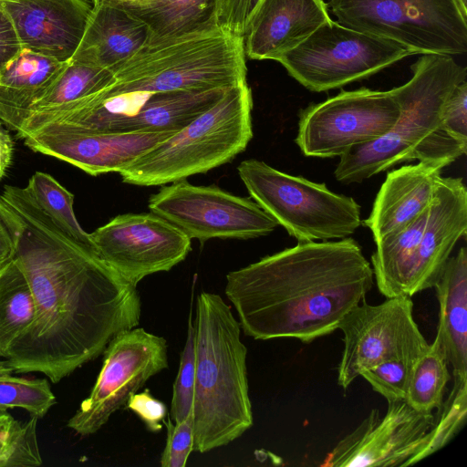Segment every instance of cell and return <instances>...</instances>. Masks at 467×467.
Masks as SVG:
<instances>
[{
    "label": "cell",
    "mask_w": 467,
    "mask_h": 467,
    "mask_svg": "<svg viewBox=\"0 0 467 467\" xmlns=\"http://www.w3.org/2000/svg\"><path fill=\"white\" fill-rule=\"evenodd\" d=\"M0 200L19 223L14 260L36 307L5 358L15 372H41L57 383L139 326L140 297L136 285L57 225L26 187L6 185Z\"/></svg>",
    "instance_id": "cell-1"
},
{
    "label": "cell",
    "mask_w": 467,
    "mask_h": 467,
    "mask_svg": "<svg viewBox=\"0 0 467 467\" xmlns=\"http://www.w3.org/2000/svg\"><path fill=\"white\" fill-rule=\"evenodd\" d=\"M374 284L352 238L304 242L226 275L225 295L244 333L311 343L333 333Z\"/></svg>",
    "instance_id": "cell-2"
},
{
    "label": "cell",
    "mask_w": 467,
    "mask_h": 467,
    "mask_svg": "<svg viewBox=\"0 0 467 467\" xmlns=\"http://www.w3.org/2000/svg\"><path fill=\"white\" fill-rule=\"evenodd\" d=\"M410 69V79L390 89L400 107L399 119L382 137L339 157L335 170L339 182L358 183L414 160L443 169L466 153L467 146L441 128L443 104L466 80V67L452 56L431 53L422 54Z\"/></svg>",
    "instance_id": "cell-3"
},
{
    "label": "cell",
    "mask_w": 467,
    "mask_h": 467,
    "mask_svg": "<svg viewBox=\"0 0 467 467\" xmlns=\"http://www.w3.org/2000/svg\"><path fill=\"white\" fill-rule=\"evenodd\" d=\"M193 326V451L204 453L241 437L254 420L247 348L231 307L219 295L202 292L197 296Z\"/></svg>",
    "instance_id": "cell-4"
},
{
    "label": "cell",
    "mask_w": 467,
    "mask_h": 467,
    "mask_svg": "<svg viewBox=\"0 0 467 467\" xmlns=\"http://www.w3.org/2000/svg\"><path fill=\"white\" fill-rule=\"evenodd\" d=\"M245 57L243 36L220 27L148 44L118 67L112 84L91 99H107L111 113L127 117L154 93L246 82Z\"/></svg>",
    "instance_id": "cell-5"
},
{
    "label": "cell",
    "mask_w": 467,
    "mask_h": 467,
    "mask_svg": "<svg viewBox=\"0 0 467 467\" xmlns=\"http://www.w3.org/2000/svg\"><path fill=\"white\" fill-rule=\"evenodd\" d=\"M252 109L247 81L227 88L212 108L122 169V182L166 185L231 161L253 138Z\"/></svg>",
    "instance_id": "cell-6"
},
{
    "label": "cell",
    "mask_w": 467,
    "mask_h": 467,
    "mask_svg": "<svg viewBox=\"0 0 467 467\" xmlns=\"http://www.w3.org/2000/svg\"><path fill=\"white\" fill-rule=\"evenodd\" d=\"M251 198L299 243L344 239L361 224V207L352 198L249 159L237 167Z\"/></svg>",
    "instance_id": "cell-7"
},
{
    "label": "cell",
    "mask_w": 467,
    "mask_h": 467,
    "mask_svg": "<svg viewBox=\"0 0 467 467\" xmlns=\"http://www.w3.org/2000/svg\"><path fill=\"white\" fill-rule=\"evenodd\" d=\"M343 26L395 41L415 54H465L467 16L457 0H329Z\"/></svg>",
    "instance_id": "cell-8"
},
{
    "label": "cell",
    "mask_w": 467,
    "mask_h": 467,
    "mask_svg": "<svg viewBox=\"0 0 467 467\" xmlns=\"http://www.w3.org/2000/svg\"><path fill=\"white\" fill-rule=\"evenodd\" d=\"M412 55L395 41L331 20L276 61L306 88L324 92L367 78Z\"/></svg>",
    "instance_id": "cell-9"
},
{
    "label": "cell",
    "mask_w": 467,
    "mask_h": 467,
    "mask_svg": "<svg viewBox=\"0 0 467 467\" xmlns=\"http://www.w3.org/2000/svg\"><path fill=\"white\" fill-rule=\"evenodd\" d=\"M400 115L391 90H343L299 112L295 141L305 156L340 157L385 135Z\"/></svg>",
    "instance_id": "cell-10"
},
{
    "label": "cell",
    "mask_w": 467,
    "mask_h": 467,
    "mask_svg": "<svg viewBox=\"0 0 467 467\" xmlns=\"http://www.w3.org/2000/svg\"><path fill=\"white\" fill-rule=\"evenodd\" d=\"M150 211L191 239H253L268 235L278 223L253 199L217 186L193 185L186 180L162 186L150 195Z\"/></svg>",
    "instance_id": "cell-11"
},
{
    "label": "cell",
    "mask_w": 467,
    "mask_h": 467,
    "mask_svg": "<svg viewBox=\"0 0 467 467\" xmlns=\"http://www.w3.org/2000/svg\"><path fill=\"white\" fill-rule=\"evenodd\" d=\"M344 348L337 384L348 386L367 369L399 358H417L429 347L413 317L410 296L387 298L379 305L360 303L338 326Z\"/></svg>",
    "instance_id": "cell-12"
},
{
    "label": "cell",
    "mask_w": 467,
    "mask_h": 467,
    "mask_svg": "<svg viewBox=\"0 0 467 467\" xmlns=\"http://www.w3.org/2000/svg\"><path fill=\"white\" fill-rule=\"evenodd\" d=\"M164 337L133 327L105 348L96 383L67 426L81 436L96 433L152 376L168 368Z\"/></svg>",
    "instance_id": "cell-13"
},
{
    "label": "cell",
    "mask_w": 467,
    "mask_h": 467,
    "mask_svg": "<svg viewBox=\"0 0 467 467\" xmlns=\"http://www.w3.org/2000/svg\"><path fill=\"white\" fill-rule=\"evenodd\" d=\"M89 234L95 253L136 286L170 271L192 250L190 237L151 212L119 214Z\"/></svg>",
    "instance_id": "cell-14"
},
{
    "label": "cell",
    "mask_w": 467,
    "mask_h": 467,
    "mask_svg": "<svg viewBox=\"0 0 467 467\" xmlns=\"http://www.w3.org/2000/svg\"><path fill=\"white\" fill-rule=\"evenodd\" d=\"M433 420L432 413L420 412L405 400L389 401L384 416L372 410L337 443L321 465L390 467L417 463Z\"/></svg>",
    "instance_id": "cell-15"
},
{
    "label": "cell",
    "mask_w": 467,
    "mask_h": 467,
    "mask_svg": "<svg viewBox=\"0 0 467 467\" xmlns=\"http://www.w3.org/2000/svg\"><path fill=\"white\" fill-rule=\"evenodd\" d=\"M178 132V131H177ZM176 132L86 133L40 127L27 134L25 144L98 176L119 172L134 160Z\"/></svg>",
    "instance_id": "cell-16"
},
{
    "label": "cell",
    "mask_w": 467,
    "mask_h": 467,
    "mask_svg": "<svg viewBox=\"0 0 467 467\" xmlns=\"http://www.w3.org/2000/svg\"><path fill=\"white\" fill-rule=\"evenodd\" d=\"M23 48L68 61L83 36L88 0H0Z\"/></svg>",
    "instance_id": "cell-17"
},
{
    "label": "cell",
    "mask_w": 467,
    "mask_h": 467,
    "mask_svg": "<svg viewBox=\"0 0 467 467\" xmlns=\"http://www.w3.org/2000/svg\"><path fill=\"white\" fill-rule=\"evenodd\" d=\"M467 232V190L461 178L436 182L410 284V296L437 282L457 242Z\"/></svg>",
    "instance_id": "cell-18"
},
{
    "label": "cell",
    "mask_w": 467,
    "mask_h": 467,
    "mask_svg": "<svg viewBox=\"0 0 467 467\" xmlns=\"http://www.w3.org/2000/svg\"><path fill=\"white\" fill-rule=\"evenodd\" d=\"M331 20L324 0H260L243 35L245 57L276 61Z\"/></svg>",
    "instance_id": "cell-19"
},
{
    "label": "cell",
    "mask_w": 467,
    "mask_h": 467,
    "mask_svg": "<svg viewBox=\"0 0 467 467\" xmlns=\"http://www.w3.org/2000/svg\"><path fill=\"white\" fill-rule=\"evenodd\" d=\"M441 170L419 161L388 172L363 222L376 244L401 231L429 209Z\"/></svg>",
    "instance_id": "cell-20"
},
{
    "label": "cell",
    "mask_w": 467,
    "mask_h": 467,
    "mask_svg": "<svg viewBox=\"0 0 467 467\" xmlns=\"http://www.w3.org/2000/svg\"><path fill=\"white\" fill-rule=\"evenodd\" d=\"M142 21L120 5H92L81 40L69 59L113 72L150 40Z\"/></svg>",
    "instance_id": "cell-21"
},
{
    "label": "cell",
    "mask_w": 467,
    "mask_h": 467,
    "mask_svg": "<svg viewBox=\"0 0 467 467\" xmlns=\"http://www.w3.org/2000/svg\"><path fill=\"white\" fill-rule=\"evenodd\" d=\"M67 61L22 48L0 69V121L16 132Z\"/></svg>",
    "instance_id": "cell-22"
},
{
    "label": "cell",
    "mask_w": 467,
    "mask_h": 467,
    "mask_svg": "<svg viewBox=\"0 0 467 467\" xmlns=\"http://www.w3.org/2000/svg\"><path fill=\"white\" fill-rule=\"evenodd\" d=\"M227 88L151 94L131 115L109 121L94 133L177 132L212 108Z\"/></svg>",
    "instance_id": "cell-23"
},
{
    "label": "cell",
    "mask_w": 467,
    "mask_h": 467,
    "mask_svg": "<svg viewBox=\"0 0 467 467\" xmlns=\"http://www.w3.org/2000/svg\"><path fill=\"white\" fill-rule=\"evenodd\" d=\"M440 305V335L453 378L467 379V249L446 262L434 286Z\"/></svg>",
    "instance_id": "cell-24"
},
{
    "label": "cell",
    "mask_w": 467,
    "mask_h": 467,
    "mask_svg": "<svg viewBox=\"0 0 467 467\" xmlns=\"http://www.w3.org/2000/svg\"><path fill=\"white\" fill-rule=\"evenodd\" d=\"M219 0H140L120 6L150 31L148 44L219 27Z\"/></svg>",
    "instance_id": "cell-25"
},
{
    "label": "cell",
    "mask_w": 467,
    "mask_h": 467,
    "mask_svg": "<svg viewBox=\"0 0 467 467\" xmlns=\"http://www.w3.org/2000/svg\"><path fill=\"white\" fill-rule=\"evenodd\" d=\"M113 80L114 72L110 69L68 60L57 78L32 106L29 117L17 131L18 137L23 139L44 119L86 103Z\"/></svg>",
    "instance_id": "cell-26"
},
{
    "label": "cell",
    "mask_w": 467,
    "mask_h": 467,
    "mask_svg": "<svg viewBox=\"0 0 467 467\" xmlns=\"http://www.w3.org/2000/svg\"><path fill=\"white\" fill-rule=\"evenodd\" d=\"M35 301L23 270L13 259L0 269V357L34 321Z\"/></svg>",
    "instance_id": "cell-27"
},
{
    "label": "cell",
    "mask_w": 467,
    "mask_h": 467,
    "mask_svg": "<svg viewBox=\"0 0 467 467\" xmlns=\"http://www.w3.org/2000/svg\"><path fill=\"white\" fill-rule=\"evenodd\" d=\"M441 338L436 333L428 348L415 360L405 400L413 409L432 413L440 409L451 374Z\"/></svg>",
    "instance_id": "cell-28"
},
{
    "label": "cell",
    "mask_w": 467,
    "mask_h": 467,
    "mask_svg": "<svg viewBox=\"0 0 467 467\" xmlns=\"http://www.w3.org/2000/svg\"><path fill=\"white\" fill-rule=\"evenodd\" d=\"M38 206L68 235L93 249L90 234L79 225L73 209L74 195L51 175L36 171L26 186Z\"/></svg>",
    "instance_id": "cell-29"
},
{
    "label": "cell",
    "mask_w": 467,
    "mask_h": 467,
    "mask_svg": "<svg viewBox=\"0 0 467 467\" xmlns=\"http://www.w3.org/2000/svg\"><path fill=\"white\" fill-rule=\"evenodd\" d=\"M37 418L31 416L23 423L6 410H0V467L40 466Z\"/></svg>",
    "instance_id": "cell-30"
},
{
    "label": "cell",
    "mask_w": 467,
    "mask_h": 467,
    "mask_svg": "<svg viewBox=\"0 0 467 467\" xmlns=\"http://www.w3.org/2000/svg\"><path fill=\"white\" fill-rule=\"evenodd\" d=\"M467 412V379L453 378L452 389L426 437L418 462L444 447L462 429Z\"/></svg>",
    "instance_id": "cell-31"
},
{
    "label": "cell",
    "mask_w": 467,
    "mask_h": 467,
    "mask_svg": "<svg viewBox=\"0 0 467 467\" xmlns=\"http://www.w3.org/2000/svg\"><path fill=\"white\" fill-rule=\"evenodd\" d=\"M56 403L50 384L45 379L0 376V410L21 408L42 419Z\"/></svg>",
    "instance_id": "cell-32"
},
{
    "label": "cell",
    "mask_w": 467,
    "mask_h": 467,
    "mask_svg": "<svg viewBox=\"0 0 467 467\" xmlns=\"http://www.w3.org/2000/svg\"><path fill=\"white\" fill-rule=\"evenodd\" d=\"M196 371L194 326L190 315L187 337L181 353L178 373L173 384L170 419L173 422L184 420L192 412Z\"/></svg>",
    "instance_id": "cell-33"
},
{
    "label": "cell",
    "mask_w": 467,
    "mask_h": 467,
    "mask_svg": "<svg viewBox=\"0 0 467 467\" xmlns=\"http://www.w3.org/2000/svg\"><path fill=\"white\" fill-rule=\"evenodd\" d=\"M417 358L389 360L367 369L360 377L365 379L388 402L405 400L412 367Z\"/></svg>",
    "instance_id": "cell-34"
},
{
    "label": "cell",
    "mask_w": 467,
    "mask_h": 467,
    "mask_svg": "<svg viewBox=\"0 0 467 467\" xmlns=\"http://www.w3.org/2000/svg\"><path fill=\"white\" fill-rule=\"evenodd\" d=\"M164 423L167 428V440L161 457V465L184 467L193 451L192 412L178 422H173L169 417Z\"/></svg>",
    "instance_id": "cell-35"
},
{
    "label": "cell",
    "mask_w": 467,
    "mask_h": 467,
    "mask_svg": "<svg viewBox=\"0 0 467 467\" xmlns=\"http://www.w3.org/2000/svg\"><path fill=\"white\" fill-rule=\"evenodd\" d=\"M443 131L467 146V82L457 85L445 100L441 111Z\"/></svg>",
    "instance_id": "cell-36"
},
{
    "label": "cell",
    "mask_w": 467,
    "mask_h": 467,
    "mask_svg": "<svg viewBox=\"0 0 467 467\" xmlns=\"http://www.w3.org/2000/svg\"><path fill=\"white\" fill-rule=\"evenodd\" d=\"M260 0H219L217 21L220 28L243 36Z\"/></svg>",
    "instance_id": "cell-37"
},
{
    "label": "cell",
    "mask_w": 467,
    "mask_h": 467,
    "mask_svg": "<svg viewBox=\"0 0 467 467\" xmlns=\"http://www.w3.org/2000/svg\"><path fill=\"white\" fill-rule=\"evenodd\" d=\"M127 406L145 423L150 431L158 432L161 430V422L167 416L166 405L153 398L148 390L131 395Z\"/></svg>",
    "instance_id": "cell-38"
},
{
    "label": "cell",
    "mask_w": 467,
    "mask_h": 467,
    "mask_svg": "<svg viewBox=\"0 0 467 467\" xmlns=\"http://www.w3.org/2000/svg\"><path fill=\"white\" fill-rule=\"evenodd\" d=\"M19 231L16 217L0 200V269L14 259Z\"/></svg>",
    "instance_id": "cell-39"
},
{
    "label": "cell",
    "mask_w": 467,
    "mask_h": 467,
    "mask_svg": "<svg viewBox=\"0 0 467 467\" xmlns=\"http://www.w3.org/2000/svg\"><path fill=\"white\" fill-rule=\"evenodd\" d=\"M22 48L14 24L0 1V69L15 58Z\"/></svg>",
    "instance_id": "cell-40"
},
{
    "label": "cell",
    "mask_w": 467,
    "mask_h": 467,
    "mask_svg": "<svg viewBox=\"0 0 467 467\" xmlns=\"http://www.w3.org/2000/svg\"><path fill=\"white\" fill-rule=\"evenodd\" d=\"M14 150V142L8 132L0 121V181L5 176L11 164Z\"/></svg>",
    "instance_id": "cell-41"
},
{
    "label": "cell",
    "mask_w": 467,
    "mask_h": 467,
    "mask_svg": "<svg viewBox=\"0 0 467 467\" xmlns=\"http://www.w3.org/2000/svg\"><path fill=\"white\" fill-rule=\"evenodd\" d=\"M140 0H91L93 6L94 5H122L125 4H130L133 2H137Z\"/></svg>",
    "instance_id": "cell-42"
},
{
    "label": "cell",
    "mask_w": 467,
    "mask_h": 467,
    "mask_svg": "<svg viewBox=\"0 0 467 467\" xmlns=\"http://www.w3.org/2000/svg\"><path fill=\"white\" fill-rule=\"evenodd\" d=\"M15 372L14 368L5 360H0V376L10 375Z\"/></svg>",
    "instance_id": "cell-43"
},
{
    "label": "cell",
    "mask_w": 467,
    "mask_h": 467,
    "mask_svg": "<svg viewBox=\"0 0 467 467\" xmlns=\"http://www.w3.org/2000/svg\"><path fill=\"white\" fill-rule=\"evenodd\" d=\"M462 12L467 16V0H457Z\"/></svg>",
    "instance_id": "cell-44"
}]
</instances>
